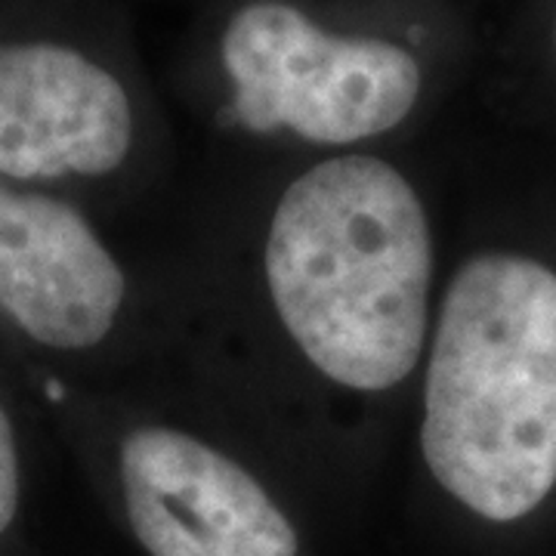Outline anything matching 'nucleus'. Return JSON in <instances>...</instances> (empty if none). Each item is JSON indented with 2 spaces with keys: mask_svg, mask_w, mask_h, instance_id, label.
Returning a JSON list of instances; mask_svg holds the SVG:
<instances>
[{
  "mask_svg": "<svg viewBox=\"0 0 556 556\" xmlns=\"http://www.w3.org/2000/svg\"><path fill=\"white\" fill-rule=\"evenodd\" d=\"M405 430L424 477L482 522L556 492V266L477 248L439 281Z\"/></svg>",
  "mask_w": 556,
  "mask_h": 556,
  "instance_id": "obj_2",
  "label": "nucleus"
},
{
  "mask_svg": "<svg viewBox=\"0 0 556 556\" xmlns=\"http://www.w3.org/2000/svg\"><path fill=\"white\" fill-rule=\"evenodd\" d=\"M62 387L142 554L303 556L285 482L179 383Z\"/></svg>",
  "mask_w": 556,
  "mask_h": 556,
  "instance_id": "obj_4",
  "label": "nucleus"
},
{
  "mask_svg": "<svg viewBox=\"0 0 556 556\" xmlns=\"http://www.w3.org/2000/svg\"><path fill=\"white\" fill-rule=\"evenodd\" d=\"M201 84L239 161H300L390 149L427 100L430 68L390 20L239 0L211 31Z\"/></svg>",
  "mask_w": 556,
  "mask_h": 556,
  "instance_id": "obj_3",
  "label": "nucleus"
},
{
  "mask_svg": "<svg viewBox=\"0 0 556 556\" xmlns=\"http://www.w3.org/2000/svg\"><path fill=\"white\" fill-rule=\"evenodd\" d=\"M0 179L97 192L134 226L167 223L179 204L139 80L62 40H0Z\"/></svg>",
  "mask_w": 556,
  "mask_h": 556,
  "instance_id": "obj_6",
  "label": "nucleus"
},
{
  "mask_svg": "<svg viewBox=\"0 0 556 556\" xmlns=\"http://www.w3.org/2000/svg\"><path fill=\"white\" fill-rule=\"evenodd\" d=\"M159 269L164 375L288 482H362L405 430L439 229L393 149L239 161L179 195Z\"/></svg>",
  "mask_w": 556,
  "mask_h": 556,
  "instance_id": "obj_1",
  "label": "nucleus"
},
{
  "mask_svg": "<svg viewBox=\"0 0 556 556\" xmlns=\"http://www.w3.org/2000/svg\"><path fill=\"white\" fill-rule=\"evenodd\" d=\"M0 318L100 387L161 378L167 318L149 248L124 251L90 207L0 179Z\"/></svg>",
  "mask_w": 556,
  "mask_h": 556,
  "instance_id": "obj_5",
  "label": "nucleus"
},
{
  "mask_svg": "<svg viewBox=\"0 0 556 556\" xmlns=\"http://www.w3.org/2000/svg\"><path fill=\"white\" fill-rule=\"evenodd\" d=\"M22 507V452L16 420L0 393V538L13 529Z\"/></svg>",
  "mask_w": 556,
  "mask_h": 556,
  "instance_id": "obj_7",
  "label": "nucleus"
}]
</instances>
